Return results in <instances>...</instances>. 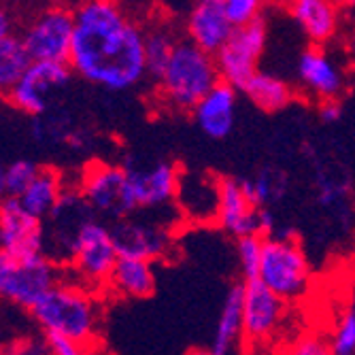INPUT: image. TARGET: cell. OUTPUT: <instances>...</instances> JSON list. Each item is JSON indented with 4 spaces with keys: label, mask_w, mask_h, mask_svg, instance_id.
<instances>
[{
    "label": "cell",
    "mask_w": 355,
    "mask_h": 355,
    "mask_svg": "<svg viewBox=\"0 0 355 355\" xmlns=\"http://www.w3.org/2000/svg\"><path fill=\"white\" fill-rule=\"evenodd\" d=\"M69 64L92 85L109 92L132 89L147 77L145 32L119 0H83L75 11Z\"/></svg>",
    "instance_id": "obj_1"
},
{
    "label": "cell",
    "mask_w": 355,
    "mask_h": 355,
    "mask_svg": "<svg viewBox=\"0 0 355 355\" xmlns=\"http://www.w3.org/2000/svg\"><path fill=\"white\" fill-rule=\"evenodd\" d=\"M32 321L43 334H58L89 347L101 328V306L94 289L75 281H60L32 306Z\"/></svg>",
    "instance_id": "obj_2"
},
{
    "label": "cell",
    "mask_w": 355,
    "mask_h": 355,
    "mask_svg": "<svg viewBox=\"0 0 355 355\" xmlns=\"http://www.w3.org/2000/svg\"><path fill=\"white\" fill-rule=\"evenodd\" d=\"M221 81L215 55L191 41H179L166 73L157 81L164 103L175 111H193Z\"/></svg>",
    "instance_id": "obj_3"
},
{
    "label": "cell",
    "mask_w": 355,
    "mask_h": 355,
    "mask_svg": "<svg viewBox=\"0 0 355 355\" xmlns=\"http://www.w3.org/2000/svg\"><path fill=\"white\" fill-rule=\"evenodd\" d=\"M62 281V266L47 253L13 255L0 249V302L30 311Z\"/></svg>",
    "instance_id": "obj_4"
},
{
    "label": "cell",
    "mask_w": 355,
    "mask_h": 355,
    "mask_svg": "<svg viewBox=\"0 0 355 355\" xmlns=\"http://www.w3.org/2000/svg\"><path fill=\"white\" fill-rule=\"evenodd\" d=\"M257 279L285 302L300 300L302 296H306L311 289L313 270L300 243L287 232L264 236Z\"/></svg>",
    "instance_id": "obj_5"
},
{
    "label": "cell",
    "mask_w": 355,
    "mask_h": 355,
    "mask_svg": "<svg viewBox=\"0 0 355 355\" xmlns=\"http://www.w3.org/2000/svg\"><path fill=\"white\" fill-rule=\"evenodd\" d=\"M73 37L75 11L60 5H45L37 9L19 30V39L24 41L32 62H69Z\"/></svg>",
    "instance_id": "obj_6"
},
{
    "label": "cell",
    "mask_w": 355,
    "mask_h": 355,
    "mask_svg": "<svg viewBox=\"0 0 355 355\" xmlns=\"http://www.w3.org/2000/svg\"><path fill=\"white\" fill-rule=\"evenodd\" d=\"M119 260L113 243L111 225L103 223L98 215H92L77 232L71 266L79 283L89 289H107L111 272Z\"/></svg>",
    "instance_id": "obj_7"
},
{
    "label": "cell",
    "mask_w": 355,
    "mask_h": 355,
    "mask_svg": "<svg viewBox=\"0 0 355 355\" xmlns=\"http://www.w3.org/2000/svg\"><path fill=\"white\" fill-rule=\"evenodd\" d=\"M79 191L89 209L101 217L121 219L139 211L125 166L105 162L87 166L83 171Z\"/></svg>",
    "instance_id": "obj_8"
},
{
    "label": "cell",
    "mask_w": 355,
    "mask_h": 355,
    "mask_svg": "<svg viewBox=\"0 0 355 355\" xmlns=\"http://www.w3.org/2000/svg\"><path fill=\"white\" fill-rule=\"evenodd\" d=\"M268 41V26L264 17H257L245 26H236L232 37L215 53L221 81L230 83L239 92L257 73Z\"/></svg>",
    "instance_id": "obj_9"
},
{
    "label": "cell",
    "mask_w": 355,
    "mask_h": 355,
    "mask_svg": "<svg viewBox=\"0 0 355 355\" xmlns=\"http://www.w3.org/2000/svg\"><path fill=\"white\" fill-rule=\"evenodd\" d=\"M73 75L75 73L69 62H32L21 81L7 96V101L26 115L39 117L47 111L49 96L62 87H67Z\"/></svg>",
    "instance_id": "obj_10"
},
{
    "label": "cell",
    "mask_w": 355,
    "mask_h": 355,
    "mask_svg": "<svg viewBox=\"0 0 355 355\" xmlns=\"http://www.w3.org/2000/svg\"><path fill=\"white\" fill-rule=\"evenodd\" d=\"M111 234L119 257H139V260L159 262L173 251V234L164 223L137 219L128 215L111 223Z\"/></svg>",
    "instance_id": "obj_11"
},
{
    "label": "cell",
    "mask_w": 355,
    "mask_h": 355,
    "mask_svg": "<svg viewBox=\"0 0 355 355\" xmlns=\"http://www.w3.org/2000/svg\"><path fill=\"white\" fill-rule=\"evenodd\" d=\"M296 75L300 89L317 103L340 98L347 87L340 64L328 53L324 45H309L298 55Z\"/></svg>",
    "instance_id": "obj_12"
},
{
    "label": "cell",
    "mask_w": 355,
    "mask_h": 355,
    "mask_svg": "<svg viewBox=\"0 0 355 355\" xmlns=\"http://www.w3.org/2000/svg\"><path fill=\"white\" fill-rule=\"evenodd\" d=\"M285 317V300L260 279L243 281V336L249 343L270 338Z\"/></svg>",
    "instance_id": "obj_13"
},
{
    "label": "cell",
    "mask_w": 355,
    "mask_h": 355,
    "mask_svg": "<svg viewBox=\"0 0 355 355\" xmlns=\"http://www.w3.org/2000/svg\"><path fill=\"white\" fill-rule=\"evenodd\" d=\"M0 249L13 255L45 253V219L28 213L13 196L0 202Z\"/></svg>",
    "instance_id": "obj_14"
},
{
    "label": "cell",
    "mask_w": 355,
    "mask_h": 355,
    "mask_svg": "<svg viewBox=\"0 0 355 355\" xmlns=\"http://www.w3.org/2000/svg\"><path fill=\"white\" fill-rule=\"evenodd\" d=\"M217 223L223 232L234 239L262 234L260 207H255L243 187V179L221 177L219 179V213Z\"/></svg>",
    "instance_id": "obj_15"
},
{
    "label": "cell",
    "mask_w": 355,
    "mask_h": 355,
    "mask_svg": "<svg viewBox=\"0 0 355 355\" xmlns=\"http://www.w3.org/2000/svg\"><path fill=\"white\" fill-rule=\"evenodd\" d=\"M139 211L166 207L177 198L181 173L173 162H155L147 168L125 164Z\"/></svg>",
    "instance_id": "obj_16"
},
{
    "label": "cell",
    "mask_w": 355,
    "mask_h": 355,
    "mask_svg": "<svg viewBox=\"0 0 355 355\" xmlns=\"http://www.w3.org/2000/svg\"><path fill=\"white\" fill-rule=\"evenodd\" d=\"M187 41L215 55L232 37L234 24L228 17L223 0H196L187 15Z\"/></svg>",
    "instance_id": "obj_17"
},
{
    "label": "cell",
    "mask_w": 355,
    "mask_h": 355,
    "mask_svg": "<svg viewBox=\"0 0 355 355\" xmlns=\"http://www.w3.org/2000/svg\"><path fill=\"white\" fill-rule=\"evenodd\" d=\"M289 17L311 45H328L336 39L340 9L336 0H289Z\"/></svg>",
    "instance_id": "obj_18"
},
{
    "label": "cell",
    "mask_w": 355,
    "mask_h": 355,
    "mask_svg": "<svg viewBox=\"0 0 355 355\" xmlns=\"http://www.w3.org/2000/svg\"><path fill=\"white\" fill-rule=\"evenodd\" d=\"M239 101V89L230 83L219 81L205 98L193 107V121L200 130L213 139L221 141L225 139L234 128V111Z\"/></svg>",
    "instance_id": "obj_19"
},
{
    "label": "cell",
    "mask_w": 355,
    "mask_h": 355,
    "mask_svg": "<svg viewBox=\"0 0 355 355\" xmlns=\"http://www.w3.org/2000/svg\"><path fill=\"white\" fill-rule=\"evenodd\" d=\"M243 336V283H236L228 289L223 298L213 343L207 349H200L191 355H232L234 345Z\"/></svg>",
    "instance_id": "obj_20"
},
{
    "label": "cell",
    "mask_w": 355,
    "mask_h": 355,
    "mask_svg": "<svg viewBox=\"0 0 355 355\" xmlns=\"http://www.w3.org/2000/svg\"><path fill=\"white\" fill-rule=\"evenodd\" d=\"M107 289L121 298H149L155 292V268L149 260L119 257Z\"/></svg>",
    "instance_id": "obj_21"
},
{
    "label": "cell",
    "mask_w": 355,
    "mask_h": 355,
    "mask_svg": "<svg viewBox=\"0 0 355 355\" xmlns=\"http://www.w3.org/2000/svg\"><path fill=\"white\" fill-rule=\"evenodd\" d=\"M241 94H245L247 101H251L264 113H277V111L287 109L296 96L294 87L287 81H283L281 77H277L272 73H264V71H257L247 81V85L243 87Z\"/></svg>",
    "instance_id": "obj_22"
},
{
    "label": "cell",
    "mask_w": 355,
    "mask_h": 355,
    "mask_svg": "<svg viewBox=\"0 0 355 355\" xmlns=\"http://www.w3.org/2000/svg\"><path fill=\"white\" fill-rule=\"evenodd\" d=\"M64 189L67 187H64L62 175L55 168L41 166L35 181H32L28 189L19 196V202L28 213H32L39 219H47L51 211L58 207Z\"/></svg>",
    "instance_id": "obj_23"
},
{
    "label": "cell",
    "mask_w": 355,
    "mask_h": 355,
    "mask_svg": "<svg viewBox=\"0 0 355 355\" xmlns=\"http://www.w3.org/2000/svg\"><path fill=\"white\" fill-rule=\"evenodd\" d=\"M30 64L32 58L19 35H11L0 41V98H7L30 69Z\"/></svg>",
    "instance_id": "obj_24"
},
{
    "label": "cell",
    "mask_w": 355,
    "mask_h": 355,
    "mask_svg": "<svg viewBox=\"0 0 355 355\" xmlns=\"http://www.w3.org/2000/svg\"><path fill=\"white\" fill-rule=\"evenodd\" d=\"M177 43L173 32L164 26H155L149 32H145V64H147V77H151L155 83L162 79L168 64L173 60V53L177 49Z\"/></svg>",
    "instance_id": "obj_25"
},
{
    "label": "cell",
    "mask_w": 355,
    "mask_h": 355,
    "mask_svg": "<svg viewBox=\"0 0 355 355\" xmlns=\"http://www.w3.org/2000/svg\"><path fill=\"white\" fill-rule=\"evenodd\" d=\"M243 187L255 207H270L279 202L287 191V179L281 171L264 168L255 177L243 179Z\"/></svg>",
    "instance_id": "obj_26"
},
{
    "label": "cell",
    "mask_w": 355,
    "mask_h": 355,
    "mask_svg": "<svg viewBox=\"0 0 355 355\" xmlns=\"http://www.w3.org/2000/svg\"><path fill=\"white\" fill-rule=\"evenodd\" d=\"M262 249H264V236L251 234L236 239V257H239V268L243 275V281L257 279L262 262Z\"/></svg>",
    "instance_id": "obj_27"
},
{
    "label": "cell",
    "mask_w": 355,
    "mask_h": 355,
    "mask_svg": "<svg viewBox=\"0 0 355 355\" xmlns=\"http://www.w3.org/2000/svg\"><path fill=\"white\" fill-rule=\"evenodd\" d=\"M41 166L32 159H15V162L5 166V191L7 196L19 198L28 189V185L35 181Z\"/></svg>",
    "instance_id": "obj_28"
},
{
    "label": "cell",
    "mask_w": 355,
    "mask_h": 355,
    "mask_svg": "<svg viewBox=\"0 0 355 355\" xmlns=\"http://www.w3.org/2000/svg\"><path fill=\"white\" fill-rule=\"evenodd\" d=\"M334 355H355V309H347L334 326L330 338Z\"/></svg>",
    "instance_id": "obj_29"
},
{
    "label": "cell",
    "mask_w": 355,
    "mask_h": 355,
    "mask_svg": "<svg viewBox=\"0 0 355 355\" xmlns=\"http://www.w3.org/2000/svg\"><path fill=\"white\" fill-rule=\"evenodd\" d=\"M223 5L234 26H245L257 17H262L264 0H223Z\"/></svg>",
    "instance_id": "obj_30"
},
{
    "label": "cell",
    "mask_w": 355,
    "mask_h": 355,
    "mask_svg": "<svg viewBox=\"0 0 355 355\" xmlns=\"http://www.w3.org/2000/svg\"><path fill=\"white\" fill-rule=\"evenodd\" d=\"M289 355H334V351H332L330 340H326V338H321V336H304V338H300L292 347Z\"/></svg>",
    "instance_id": "obj_31"
},
{
    "label": "cell",
    "mask_w": 355,
    "mask_h": 355,
    "mask_svg": "<svg viewBox=\"0 0 355 355\" xmlns=\"http://www.w3.org/2000/svg\"><path fill=\"white\" fill-rule=\"evenodd\" d=\"M319 117H321V121H324V123H336V121L343 117V105H340V98L319 103Z\"/></svg>",
    "instance_id": "obj_32"
},
{
    "label": "cell",
    "mask_w": 355,
    "mask_h": 355,
    "mask_svg": "<svg viewBox=\"0 0 355 355\" xmlns=\"http://www.w3.org/2000/svg\"><path fill=\"white\" fill-rule=\"evenodd\" d=\"M15 13L9 9L7 3H0V41L15 35Z\"/></svg>",
    "instance_id": "obj_33"
},
{
    "label": "cell",
    "mask_w": 355,
    "mask_h": 355,
    "mask_svg": "<svg viewBox=\"0 0 355 355\" xmlns=\"http://www.w3.org/2000/svg\"><path fill=\"white\" fill-rule=\"evenodd\" d=\"M340 198V187L332 181H321L319 183V202L324 207L334 205Z\"/></svg>",
    "instance_id": "obj_34"
},
{
    "label": "cell",
    "mask_w": 355,
    "mask_h": 355,
    "mask_svg": "<svg viewBox=\"0 0 355 355\" xmlns=\"http://www.w3.org/2000/svg\"><path fill=\"white\" fill-rule=\"evenodd\" d=\"M345 51H347L349 60L355 64V26H351V28H349L347 37H345Z\"/></svg>",
    "instance_id": "obj_35"
},
{
    "label": "cell",
    "mask_w": 355,
    "mask_h": 355,
    "mask_svg": "<svg viewBox=\"0 0 355 355\" xmlns=\"http://www.w3.org/2000/svg\"><path fill=\"white\" fill-rule=\"evenodd\" d=\"M5 196H7V191H5V164H0V202H3Z\"/></svg>",
    "instance_id": "obj_36"
},
{
    "label": "cell",
    "mask_w": 355,
    "mask_h": 355,
    "mask_svg": "<svg viewBox=\"0 0 355 355\" xmlns=\"http://www.w3.org/2000/svg\"><path fill=\"white\" fill-rule=\"evenodd\" d=\"M351 309H355V287H353V292H351V304H349Z\"/></svg>",
    "instance_id": "obj_37"
},
{
    "label": "cell",
    "mask_w": 355,
    "mask_h": 355,
    "mask_svg": "<svg viewBox=\"0 0 355 355\" xmlns=\"http://www.w3.org/2000/svg\"><path fill=\"white\" fill-rule=\"evenodd\" d=\"M345 3L349 5V9H353V11H355V0H345Z\"/></svg>",
    "instance_id": "obj_38"
},
{
    "label": "cell",
    "mask_w": 355,
    "mask_h": 355,
    "mask_svg": "<svg viewBox=\"0 0 355 355\" xmlns=\"http://www.w3.org/2000/svg\"><path fill=\"white\" fill-rule=\"evenodd\" d=\"M87 355H94V353H92V351H87Z\"/></svg>",
    "instance_id": "obj_39"
},
{
    "label": "cell",
    "mask_w": 355,
    "mask_h": 355,
    "mask_svg": "<svg viewBox=\"0 0 355 355\" xmlns=\"http://www.w3.org/2000/svg\"><path fill=\"white\" fill-rule=\"evenodd\" d=\"M0 3H7V0H0Z\"/></svg>",
    "instance_id": "obj_40"
},
{
    "label": "cell",
    "mask_w": 355,
    "mask_h": 355,
    "mask_svg": "<svg viewBox=\"0 0 355 355\" xmlns=\"http://www.w3.org/2000/svg\"><path fill=\"white\" fill-rule=\"evenodd\" d=\"M0 355H5V353H3V351H0Z\"/></svg>",
    "instance_id": "obj_41"
}]
</instances>
